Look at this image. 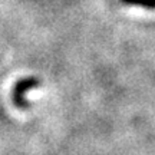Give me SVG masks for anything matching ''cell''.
<instances>
[{"label": "cell", "instance_id": "cell-1", "mask_svg": "<svg viewBox=\"0 0 155 155\" xmlns=\"http://www.w3.org/2000/svg\"><path fill=\"white\" fill-rule=\"evenodd\" d=\"M39 85H40V81L35 76H28L20 79L12 91V101H13L15 106L19 109H28L30 105L26 99V94L32 89L39 88Z\"/></svg>", "mask_w": 155, "mask_h": 155}, {"label": "cell", "instance_id": "cell-2", "mask_svg": "<svg viewBox=\"0 0 155 155\" xmlns=\"http://www.w3.org/2000/svg\"><path fill=\"white\" fill-rule=\"evenodd\" d=\"M124 5L128 6H139V7H145V9H155V0H121Z\"/></svg>", "mask_w": 155, "mask_h": 155}]
</instances>
